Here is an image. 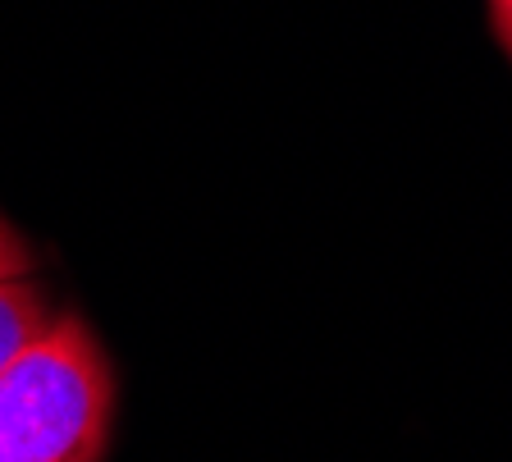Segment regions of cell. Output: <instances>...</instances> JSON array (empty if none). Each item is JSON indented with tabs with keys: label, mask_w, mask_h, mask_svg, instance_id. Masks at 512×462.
Masks as SVG:
<instances>
[{
	"label": "cell",
	"mask_w": 512,
	"mask_h": 462,
	"mask_svg": "<svg viewBox=\"0 0 512 462\" xmlns=\"http://www.w3.org/2000/svg\"><path fill=\"white\" fill-rule=\"evenodd\" d=\"M115 426V371L83 316L55 325L0 376V462H101Z\"/></svg>",
	"instance_id": "6da1fadb"
},
{
	"label": "cell",
	"mask_w": 512,
	"mask_h": 462,
	"mask_svg": "<svg viewBox=\"0 0 512 462\" xmlns=\"http://www.w3.org/2000/svg\"><path fill=\"white\" fill-rule=\"evenodd\" d=\"M55 316L60 312L51 307V293L32 280V275L0 280V376L51 330Z\"/></svg>",
	"instance_id": "7a4b0ae2"
},
{
	"label": "cell",
	"mask_w": 512,
	"mask_h": 462,
	"mask_svg": "<svg viewBox=\"0 0 512 462\" xmlns=\"http://www.w3.org/2000/svg\"><path fill=\"white\" fill-rule=\"evenodd\" d=\"M19 275H32V252H28V243L0 220V280H19Z\"/></svg>",
	"instance_id": "3957f363"
},
{
	"label": "cell",
	"mask_w": 512,
	"mask_h": 462,
	"mask_svg": "<svg viewBox=\"0 0 512 462\" xmlns=\"http://www.w3.org/2000/svg\"><path fill=\"white\" fill-rule=\"evenodd\" d=\"M490 10V28H494V42L503 46V55L512 60V0H485Z\"/></svg>",
	"instance_id": "277c9868"
}]
</instances>
